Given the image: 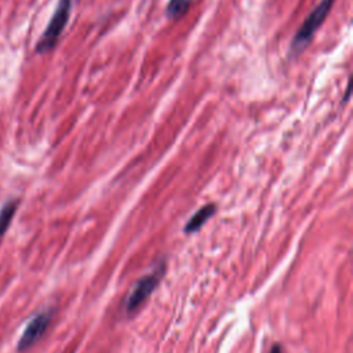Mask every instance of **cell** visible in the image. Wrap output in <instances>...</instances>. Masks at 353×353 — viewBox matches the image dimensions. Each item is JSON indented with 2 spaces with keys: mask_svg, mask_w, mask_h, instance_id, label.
<instances>
[{
  "mask_svg": "<svg viewBox=\"0 0 353 353\" xmlns=\"http://www.w3.org/2000/svg\"><path fill=\"white\" fill-rule=\"evenodd\" d=\"M335 3V0H321L314 10L306 17V19L303 21L302 26L296 30L291 46H290V52L292 55L299 54L302 50H305L307 47V44L310 43V40L313 39L314 33L317 32V29L323 25V22L325 21L327 15L331 11L332 4Z\"/></svg>",
  "mask_w": 353,
  "mask_h": 353,
  "instance_id": "1",
  "label": "cell"
},
{
  "mask_svg": "<svg viewBox=\"0 0 353 353\" xmlns=\"http://www.w3.org/2000/svg\"><path fill=\"white\" fill-rule=\"evenodd\" d=\"M70 11H72V0H59L58 1V6H57L46 30L43 32L41 37L37 40V44H36L37 54H46L54 48V46L57 44L59 36L62 34L68 21H69Z\"/></svg>",
  "mask_w": 353,
  "mask_h": 353,
  "instance_id": "2",
  "label": "cell"
},
{
  "mask_svg": "<svg viewBox=\"0 0 353 353\" xmlns=\"http://www.w3.org/2000/svg\"><path fill=\"white\" fill-rule=\"evenodd\" d=\"M164 274V265L160 263L157 269H154V272H152L148 276H143L142 279H139L137 281V284L134 285L132 291L130 292L127 302H125V309L127 313H134L138 307L142 306V303L150 296V294L153 292V290L157 287L160 279Z\"/></svg>",
  "mask_w": 353,
  "mask_h": 353,
  "instance_id": "3",
  "label": "cell"
},
{
  "mask_svg": "<svg viewBox=\"0 0 353 353\" xmlns=\"http://www.w3.org/2000/svg\"><path fill=\"white\" fill-rule=\"evenodd\" d=\"M52 319V312L47 310V312H41L39 314H36L26 325L25 331L22 332L19 341H18V350L23 352L28 350L29 347H32L47 331L50 323Z\"/></svg>",
  "mask_w": 353,
  "mask_h": 353,
  "instance_id": "4",
  "label": "cell"
},
{
  "mask_svg": "<svg viewBox=\"0 0 353 353\" xmlns=\"http://www.w3.org/2000/svg\"><path fill=\"white\" fill-rule=\"evenodd\" d=\"M216 207L214 204H205L204 207H201L197 212H194V215L190 218V221L185 225V232L186 233H192L199 230L214 214H215Z\"/></svg>",
  "mask_w": 353,
  "mask_h": 353,
  "instance_id": "5",
  "label": "cell"
},
{
  "mask_svg": "<svg viewBox=\"0 0 353 353\" xmlns=\"http://www.w3.org/2000/svg\"><path fill=\"white\" fill-rule=\"evenodd\" d=\"M17 207H18V200H10L0 210V237L7 230L10 222L12 219V216H14V212H15Z\"/></svg>",
  "mask_w": 353,
  "mask_h": 353,
  "instance_id": "6",
  "label": "cell"
},
{
  "mask_svg": "<svg viewBox=\"0 0 353 353\" xmlns=\"http://www.w3.org/2000/svg\"><path fill=\"white\" fill-rule=\"evenodd\" d=\"M190 3H192V0H170L167 4V8H165L168 18L178 19L182 15H185L188 8L190 7Z\"/></svg>",
  "mask_w": 353,
  "mask_h": 353,
  "instance_id": "7",
  "label": "cell"
},
{
  "mask_svg": "<svg viewBox=\"0 0 353 353\" xmlns=\"http://www.w3.org/2000/svg\"><path fill=\"white\" fill-rule=\"evenodd\" d=\"M270 353H281L280 346H273V349H272V352H270Z\"/></svg>",
  "mask_w": 353,
  "mask_h": 353,
  "instance_id": "8",
  "label": "cell"
}]
</instances>
